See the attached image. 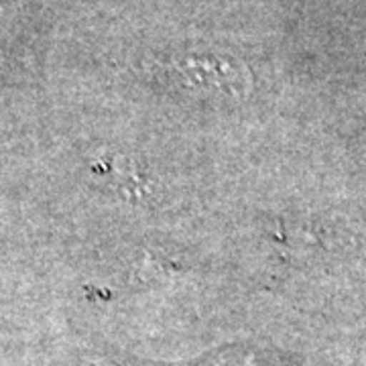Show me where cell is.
Masks as SVG:
<instances>
[{"instance_id": "cell-1", "label": "cell", "mask_w": 366, "mask_h": 366, "mask_svg": "<svg viewBox=\"0 0 366 366\" xmlns=\"http://www.w3.org/2000/svg\"><path fill=\"white\" fill-rule=\"evenodd\" d=\"M175 71L183 88L220 98H244L252 84L247 66L224 55H189L177 61Z\"/></svg>"}, {"instance_id": "cell-2", "label": "cell", "mask_w": 366, "mask_h": 366, "mask_svg": "<svg viewBox=\"0 0 366 366\" xmlns=\"http://www.w3.org/2000/svg\"><path fill=\"white\" fill-rule=\"evenodd\" d=\"M11 2L13 0H0V19H2V14L6 13V9L11 6Z\"/></svg>"}]
</instances>
